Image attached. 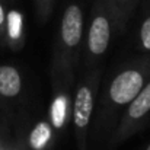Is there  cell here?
Here are the masks:
<instances>
[{"instance_id": "obj_1", "label": "cell", "mask_w": 150, "mask_h": 150, "mask_svg": "<svg viewBox=\"0 0 150 150\" xmlns=\"http://www.w3.org/2000/svg\"><path fill=\"white\" fill-rule=\"evenodd\" d=\"M150 80V54L122 63L100 82L92 142L99 146L108 143L122 114Z\"/></svg>"}, {"instance_id": "obj_2", "label": "cell", "mask_w": 150, "mask_h": 150, "mask_svg": "<svg viewBox=\"0 0 150 150\" xmlns=\"http://www.w3.org/2000/svg\"><path fill=\"white\" fill-rule=\"evenodd\" d=\"M85 32V4L80 0H70L63 10L52 47L51 80L54 89H70L76 85L74 77L82 61Z\"/></svg>"}, {"instance_id": "obj_3", "label": "cell", "mask_w": 150, "mask_h": 150, "mask_svg": "<svg viewBox=\"0 0 150 150\" xmlns=\"http://www.w3.org/2000/svg\"><path fill=\"white\" fill-rule=\"evenodd\" d=\"M102 82V67L80 71L74 85L71 102V121L77 150H89V133L93 124L98 93Z\"/></svg>"}, {"instance_id": "obj_4", "label": "cell", "mask_w": 150, "mask_h": 150, "mask_svg": "<svg viewBox=\"0 0 150 150\" xmlns=\"http://www.w3.org/2000/svg\"><path fill=\"white\" fill-rule=\"evenodd\" d=\"M114 34H117V26L106 0H93L85 32L82 71L100 67V61L109 50Z\"/></svg>"}, {"instance_id": "obj_5", "label": "cell", "mask_w": 150, "mask_h": 150, "mask_svg": "<svg viewBox=\"0 0 150 150\" xmlns=\"http://www.w3.org/2000/svg\"><path fill=\"white\" fill-rule=\"evenodd\" d=\"M150 121V80L146 86L142 89V92L136 96V99L130 103V106L122 114L117 128L111 134L106 149L112 150L118 147L121 143L133 137L136 133H139L147 122Z\"/></svg>"}, {"instance_id": "obj_6", "label": "cell", "mask_w": 150, "mask_h": 150, "mask_svg": "<svg viewBox=\"0 0 150 150\" xmlns=\"http://www.w3.org/2000/svg\"><path fill=\"white\" fill-rule=\"evenodd\" d=\"M70 89H54V98L51 100L50 120L54 131H61L69 118H71V102L73 98L69 95Z\"/></svg>"}, {"instance_id": "obj_7", "label": "cell", "mask_w": 150, "mask_h": 150, "mask_svg": "<svg viewBox=\"0 0 150 150\" xmlns=\"http://www.w3.org/2000/svg\"><path fill=\"white\" fill-rule=\"evenodd\" d=\"M23 91V77L13 64H0V99L15 100Z\"/></svg>"}, {"instance_id": "obj_8", "label": "cell", "mask_w": 150, "mask_h": 150, "mask_svg": "<svg viewBox=\"0 0 150 150\" xmlns=\"http://www.w3.org/2000/svg\"><path fill=\"white\" fill-rule=\"evenodd\" d=\"M106 3L112 12L115 26H117V34L118 35L124 34L128 25V21L134 15L142 0H106Z\"/></svg>"}, {"instance_id": "obj_9", "label": "cell", "mask_w": 150, "mask_h": 150, "mask_svg": "<svg viewBox=\"0 0 150 150\" xmlns=\"http://www.w3.org/2000/svg\"><path fill=\"white\" fill-rule=\"evenodd\" d=\"M4 41L12 50H19L25 41V26H23V16L19 10H9L7 12V22H6V38Z\"/></svg>"}, {"instance_id": "obj_10", "label": "cell", "mask_w": 150, "mask_h": 150, "mask_svg": "<svg viewBox=\"0 0 150 150\" xmlns=\"http://www.w3.org/2000/svg\"><path fill=\"white\" fill-rule=\"evenodd\" d=\"M54 142V128L50 120L38 121L28 137V146L31 150H50Z\"/></svg>"}, {"instance_id": "obj_11", "label": "cell", "mask_w": 150, "mask_h": 150, "mask_svg": "<svg viewBox=\"0 0 150 150\" xmlns=\"http://www.w3.org/2000/svg\"><path fill=\"white\" fill-rule=\"evenodd\" d=\"M136 44L143 55L150 54V0H142V16L137 26Z\"/></svg>"}, {"instance_id": "obj_12", "label": "cell", "mask_w": 150, "mask_h": 150, "mask_svg": "<svg viewBox=\"0 0 150 150\" xmlns=\"http://www.w3.org/2000/svg\"><path fill=\"white\" fill-rule=\"evenodd\" d=\"M54 4H55V0H34L35 13H37L40 23H45L48 21V18L52 13Z\"/></svg>"}, {"instance_id": "obj_13", "label": "cell", "mask_w": 150, "mask_h": 150, "mask_svg": "<svg viewBox=\"0 0 150 150\" xmlns=\"http://www.w3.org/2000/svg\"><path fill=\"white\" fill-rule=\"evenodd\" d=\"M6 22H7V12L4 9V4L0 0V40L4 41L6 38Z\"/></svg>"}, {"instance_id": "obj_14", "label": "cell", "mask_w": 150, "mask_h": 150, "mask_svg": "<svg viewBox=\"0 0 150 150\" xmlns=\"http://www.w3.org/2000/svg\"><path fill=\"white\" fill-rule=\"evenodd\" d=\"M144 150H150V143L147 144V146H146V149H144Z\"/></svg>"}, {"instance_id": "obj_15", "label": "cell", "mask_w": 150, "mask_h": 150, "mask_svg": "<svg viewBox=\"0 0 150 150\" xmlns=\"http://www.w3.org/2000/svg\"><path fill=\"white\" fill-rule=\"evenodd\" d=\"M0 150H1V139H0Z\"/></svg>"}]
</instances>
